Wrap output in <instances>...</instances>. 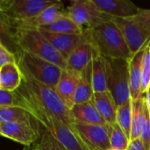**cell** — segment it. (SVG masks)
I'll use <instances>...</instances> for the list:
<instances>
[{"mask_svg":"<svg viewBox=\"0 0 150 150\" xmlns=\"http://www.w3.org/2000/svg\"><path fill=\"white\" fill-rule=\"evenodd\" d=\"M55 2L52 0H1L0 14L14 22L23 23L36 18Z\"/></svg>","mask_w":150,"mask_h":150,"instance_id":"7","label":"cell"},{"mask_svg":"<svg viewBox=\"0 0 150 150\" xmlns=\"http://www.w3.org/2000/svg\"><path fill=\"white\" fill-rule=\"evenodd\" d=\"M93 79H92V63L91 62L81 73L78 87L76 93L75 103L81 104L92 100L94 96Z\"/></svg>","mask_w":150,"mask_h":150,"instance_id":"24","label":"cell"},{"mask_svg":"<svg viewBox=\"0 0 150 150\" xmlns=\"http://www.w3.org/2000/svg\"><path fill=\"white\" fill-rule=\"evenodd\" d=\"M92 101L107 124L116 123L117 105L112 94L107 91L95 92Z\"/></svg>","mask_w":150,"mask_h":150,"instance_id":"20","label":"cell"},{"mask_svg":"<svg viewBox=\"0 0 150 150\" xmlns=\"http://www.w3.org/2000/svg\"><path fill=\"white\" fill-rule=\"evenodd\" d=\"M148 18H149V29H150V10L148 9Z\"/></svg>","mask_w":150,"mask_h":150,"instance_id":"36","label":"cell"},{"mask_svg":"<svg viewBox=\"0 0 150 150\" xmlns=\"http://www.w3.org/2000/svg\"><path fill=\"white\" fill-rule=\"evenodd\" d=\"M0 106L23 108V100L17 91L0 90Z\"/></svg>","mask_w":150,"mask_h":150,"instance_id":"30","label":"cell"},{"mask_svg":"<svg viewBox=\"0 0 150 150\" xmlns=\"http://www.w3.org/2000/svg\"><path fill=\"white\" fill-rule=\"evenodd\" d=\"M63 4L60 1H56L54 4L47 7L44 11H42L36 18L23 23H17L11 20L18 29H39L40 27L46 26L47 25L52 24L61 16L66 13L63 9Z\"/></svg>","mask_w":150,"mask_h":150,"instance_id":"15","label":"cell"},{"mask_svg":"<svg viewBox=\"0 0 150 150\" xmlns=\"http://www.w3.org/2000/svg\"><path fill=\"white\" fill-rule=\"evenodd\" d=\"M98 11L112 18H131L138 14L141 8L130 0H92Z\"/></svg>","mask_w":150,"mask_h":150,"instance_id":"14","label":"cell"},{"mask_svg":"<svg viewBox=\"0 0 150 150\" xmlns=\"http://www.w3.org/2000/svg\"><path fill=\"white\" fill-rule=\"evenodd\" d=\"M18 44L21 51H26L41 59L52 62L62 69L67 68L66 60L51 45L39 29H19Z\"/></svg>","mask_w":150,"mask_h":150,"instance_id":"4","label":"cell"},{"mask_svg":"<svg viewBox=\"0 0 150 150\" xmlns=\"http://www.w3.org/2000/svg\"><path fill=\"white\" fill-rule=\"evenodd\" d=\"M132 107H133V118H132L131 141L141 137L146 120L147 111H148L146 96L143 95L142 97L135 100L132 99Z\"/></svg>","mask_w":150,"mask_h":150,"instance_id":"23","label":"cell"},{"mask_svg":"<svg viewBox=\"0 0 150 150\" xmlns=\"http://www.w3.org/2000/svg\"><path fill=\"white\" fill-rule=\"evenodd\" d=\"M108 91L113 97L117 106L132 99L130 89L129 59L107 58Z\"/></svg>","mask_w":150,"mask_h":150,"instance_id":"6","label":"cell"},{"mask_svg":"<svg viewBox=\"0 0 150 150\" xmlns=\"http://www.w3.org/2000/svg\"><path fill=\"white\" fill-rule=\"evenodd\" d=\"M108 150H119V149H112V148H111L110 149H108Z\"/></svg>","mask_w":150,"mask_h":150,"instance_id":"37","label":"cell"},{"mask_svg":"<svg viewBox=\"0 0 150 150\" xmlns=\"http://www.w3.org/2000/svg\"><path fill=\"white\" fill-rule=\"evenodd\" d=\"M10 63H18V57L3 44H0V67Z\"/></svg>","mask_w":150,"mask_h":150,"instance_id":"31","label":"cell"},{"mask_svg":"<svg viewBox=\"0 0 150 150\" xmlns=\"http://www.w3.org/2000/svg\"><path fill=\"white\" fill-rule=\"evenodd\" d=\"M92 79L95 92H103L108 91L107 76L108 64L107 58L100 54L94 47L92 59Z\"/></svg>","mask_w":150,"mask_h":150,"instance_id":"19","label":"cell"},{"mask_svg":"<svg viewBox=\"0 0 150 150\" xmlns=\"http://www.w3.org/2000/svg\"><path fill=\"white\" fill-rule=\"evenodd\" d=\"M0 122L27 123L38 128L40 127L33 115L22 107L0 106Z\"/></svg>","mask_w":150,"mask_h":150,"instance_id":"22","label":"cell"},{"mask_svg":"<svg viewBox=\"0 0 150 150\" xmlns=\"http://www.w3.org/2000/svg\"><path fill=\"white\" fill-rule=\"evenodd\" d=\"M150 89V42L146 48L142 69V93L145 95Z\"/></svg>","mask_w":150,"mask_h":150,"instance_id":"29","label":"cell"},{"mask_svg":"<svg viewBox=\"0 0 150 150\" xmlns=\"http://www.w3.org/2000/svg\"><path fill=\"white\" fill-rule=\"evenodd\" d=\"M127 150H146L141 138L133 140L130 142Z\"/></svg>","mask_w":150,"mask_h":150,"instance_id":"33","label":"cell"},{"mask_svg":"<svg viewBox=\"0 0 150 150\" xmlns=\"http://www.w3.org/2000/svg\"><path fill=\"white\" fill-rule=\"evenodd\" d=\"M71 113L76 122L78 123L104 126L107 124L92 100L85 103L76 104L71 109Z\"/></svg>","mask_w":150,"mask_h":150,"instance_id":"18","label":"cell"},{"mask_svg":"<svg viewBox=\"0 0 150 150\" xmlns=\"http://www.w3.org/2000/svg\"><path fill=\"white\" fill-rule=\"evenodd\" d=\"M80 80V73L66 68L62 70L55 91L62 102L70 110L76 105V93Z\"/></svg>","mask_w":150,"mask_h":150,"instance_id":"13","label":"cell"},{"mask_svg":"<svg viewBox=\"0 0 150 150\" xmlns=\"http://www.w3.org/2000/svg\"><path fill=\"white\" fill-rule=\"evenodd\" d=\"M111 148L119 150H127L130 140L127 137L123 130L117 124H106Z\"/></svg>","mask_w":150,"mask_h":150,"instance_id":"27","label":"cell"},{"mask_svg":"<svg viewBox=\"0 0 150 150\" xmlns=\"http://www.w3.org/2000/svg\"><path fill=\"white\" fill-rule=\"evenodd\" d=\"M40 127H35L27 123L0 122V134L2 136L18 142L25 147L35 144L40 139Z\"/></svg>","mask_w":150,"mask_h":150,"instance_id":"11","label":"cell"},{"mask_svg":"<svg viewBox=\"0 0 150 150\" xmlns=\"http://www.w3.org/2000/svg\"><path fill=\"white\" fill-rule=\"evenodd\" d=\"M16 91L23 100V108L29 111L39 124L47 130L65 148L69 150H87L71 128L54 114L42 107L22 85Z\"/></svg>","mask_w":150,"mask_h":150,"instance_id":"1","label":"cell"},{"mask_svg":"<svg viewBox=\"0 0 150 150\" xmlns=\"http://www.w3.org/2000/svg\"><path fill=\"white\" fill-rule=\"evenodd\" d=\"M18 64L23 73L53 89L56 88L63 70L57 65L26 51L20 52Z\"/></svg>","mask_w":150,"mask_h":150,"instance_id":"5","label":"cell"},{"mask_svg":"<svg viewBox=\"0 0 150 150\" xmlns=\"http://www.w3.org/2000/svg\"><path fill=\"white\" fill-rule=\"evenodd\" d=\"M66 12L83 31L97 26L105 19V15L98 11L92 0L72 1Z\"/></svg>","mask_w":150,"mask_h":150,"instance_id":"9","label":"cell"},{"mask_svg":"<svg viewBox=\"0 0 150 150\" xmlns=\"http://www.w3.org/2000/svg\"><path fill=\"white\" fill-rule=\"evenodd\" d=\"M23 150H39L37 149V147L35 146V144H33V145H32V146H30V147H25Z\"/></svg>","mask_w":150,"mask_h":150,"instance_id":"35","label":"cell"},{"mask_svg":"<svg viewBox=\"0 0 150 150\" xmlns=\"http://www.w3.org/2000/svg\"><path fill=\"white\" fill-rule=\"evenodd\" d=\"M35 146L39 150H69L41 126L40 139L35 143Z\"/></svg>","mask_w":150,"mask_h":150,"instance_id":"28","label":"cell"},{"mask_svg":"<svg viewBox=\"0 0 150 150\" xmlns=\"http://www.w3.org/2000/svg\"><path fill=\"white\" fill-rule=\"evenodd\" d=\"M140 138L146 150H150V116L149 111H147L145 123H144L143 129H142Z\"/></svg>","mask_w":150,"mask_h":150,"instance_id":"32","label":"cell"},{"mask_svg":"<svg viewBox=\"0 0 150 150\" xmlns=\"http://www.w3.org/2000/svg\"><path fill=\"white\" fill-rule=\"evenodd\" d=\"M146 96V101H147V105H148V111L150 116V89L148 91V92L145 94Z\"/></svg>","mask_w":150,"mask_h":150,"instance_id":"34","label":"cell"},{"mask_svg":"<svg viewBox=\"0 0 150 150\" xmlns=\"http://www.w3.org/2000/svg\"><path fill=\"white\" fill-rule=\"evenodd\" d=\"M149 42L150 40H149L138 52L134 54L129 59L131 98L134 100L138 99L143 96V94L142 93V69L144 54Z\"/></svg>","mask_w":150,"mask_h":150,"instance_id":"17","label":"cell"},{"mask_svg":"<svg viewBox=\"0 0 150 150\" xmlns=\"http://www.w3.org/2000/svg\"><path fill=\"white\" fill-rule=\"evenodd\" d=\"M39 29L46 30L52 33H65V34H76L80 35L84 33L83 29L80 27L68 14L67 12L57 18L54 22Z\"/></svg>","mask_w":150,"mask_h":150,"instance_id":"25","label":"cell"},{"mask_svg":"<svg viewBox=\"0 0 150 150\" xmlns=\"http://www.w3.org/2000/svg\"><path fill=\"white\" fill-rule=\"evenodd\" d=\"M22 75H23V78H22L21 85L27 91V92L42 107H44L46 110L54 114L64 124H66L69 128H71L77 135V133L74 127L76 124V120L71 113V110L68 108L67 105L62 102V100L56 93L55 89H53L32 78L31 76H29L28 75L23 72Z\"/></svg>","mask_w":150,"mask_h":150,"instance_id":"3","label":"cell"},{"mask_svg":"<svg viewBox=\"0 0 150 150\" xmlns=\"http://www.w3.org/2000/svg\"><path fill=\"white\" fill-rule=\"evenodd\" d=\"M23 75L18 63L0 67V90L16 91L22 83Z\"/></svg>","mask_w":150,"mask_h":150,"instance_id":"21","label":"cell"},{"mask_svg":"<svg viewBox=\"0 0 150 150\" xmlns=\"http://www.w3.org/2000/svg\"><path fill=\"white\" fill-rule=\"evenodd\" d=\"M75 129L87 150H108L111 143L106 125H93L76 122Z\"/></svg>","mask_w":150,"mask_h":150,"instance_id":"10","label":"cell"},{"mask_svg":"<svg viewBox=\"0 0 150 150\" xmlns=\"http://www.w3.org/2000/svg\"><path fill=\"white\" fill-rule=\"evenodd\" d=\"M105 16L119 28L133 54L138 52L150 40V33L139 23L135 16L131 18H112L106 15Z\"/></svg>","mask_w":150,"mask_h":150,"instance_id":"8","label":"cell"},{"mask_svg":"<svg viewBox=\"0 0 150 150\" xmlns=\"http://www.w3.org/2000/svg\"><path fill=\"white\" fill-rule=\"evenodd\" d=\"M86 33V40L80 44L67 59V68L81 73L93 59L94 47L89 38L88 32Z\"/></svg>","mask_w":150,"mask_h":150,"instance_id":"16","label":"cell"},{"mask_svg":"<svg viewBox=\"0 0 150 150\" xmlns=\"http://www.w3.org/2000/svg\"><path fill=\"white\" fill-rule=\"evenodd\" d=\"M95 49L109 59H130L133 55L119 28L105 16L102 23L85 30Z\"/></svg>","mask_w":150,"mask_h":150,"instance_id":"2","label":"cell"},{"mask_svg":"<svg viewBox=\"0 0 150 150\" xmlns=\"http://www.w3.org/2000/svg\"><path fill=\"white\" fill-rule=\"evenodd\" d=\"M39 30L66 61L71 53L86 40L85 31L83 34L76 35L52 33L42 29Z\"/></svg>","mask_w":150,"mask_h":150,"instance_id":"12","label":"cell"},{"mask_svg":"<svg viewBox=\"0 0 150 150\" xmlns=\"http://www.w3.org/2000/svg\"><path fill=\"white\" fill-rule=\"evenodd\" d=\"M132 118H133V107L132 99L117 108L116 123L123 130L127 137L131 142V130H132Z\"/></svg>","mask_w":150,"mask_h":150,"instance_id":"26","label":"cell"}]
</instances>
